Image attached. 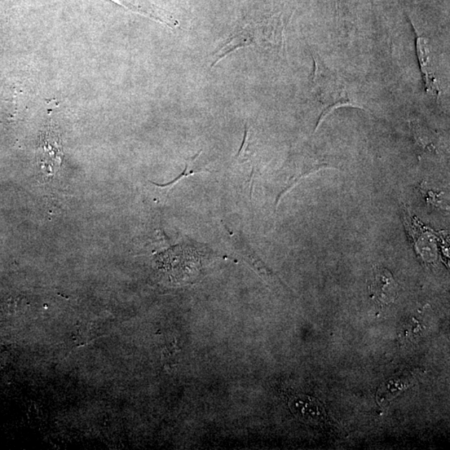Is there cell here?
Wrapping results in <instances>:
<instances>
[{
  "mask_svg": "<svg viewBox=\"0 0 450 450\" xmlns=\"http://www.w3.org/2000/svg\"><path fill=\"white\" fill-rule=\"evenodd\" d=\"M313 60L315 62V70L312 79V91L321 109L316 130L331 110L343 106L358 108L360 106L351 99L345 82L336 73L326 66L319 56L313 55Z\"/></svg>",
  "mask_w": 450,
  "mask_h": 450,
  "instance_id": "obj_1",
  "label": "cell"
},
{
  "mask_svg": "<svg viewBox=\"0 0 450 450\" xmlns=\"http://www.w3.org/2000/svg\"><path fill=\"white\" fill-rule=\"evenodd\" d=\"M200 250L191 245H178L158 254L157 266L176 281L188 280L200 267Z\"/></svg>",
  "mask_w": 450,
  "mask_h": 450,
  "instance_id": "obj_2",
  "label": "cell"
},
{
  "mask_svg": "<svg viewBox=\"0 0 450 450\" xmlns=\"http://www.w3.org/2000/svg\"><path fill=\"white\" fill-rule=\"evenodd\" d=\"M289 407L299 420L313 425H320L327 418L323 406L317 400L306 395H298L290 400Z\"/></svg>",
  "mask_w": 450,
  "mask_h": 450,
  "instance_id": "obj_3",
  "label": "cell"
},
{
  "mask_svg": "<svg viewBox=\"0 0 450 450\" xmlns=\"http://www.w3.org/2000/svg\"><path fill=\"white\" fill-rule=\"evenodd\" d=\"M370 291L378 302L390 304L394 301L398 294V285L389 271L379 268L374 272Z\"/></svg>",
  "mask_w": 450,
  "mask_h": 450,
  "instance_id": "obj_4",
  "label": "cell"
},
{
  "mask_svg": "<svg viewBox=\"0 0 450 450\" xmlns=\"http://www.w3.org/2000/svg\"><path fill=\"white\" fill-rule=\"evenodd\" d=\"M409 379L406 376L392 378L386 381L379 389L377 400L379 405L389 404L395 397L398 396L409 386Z\"/></svg>",
  "mask_w": 450,
  "mask_h": 450,
  "instance_id": "obj_5",
  "label": "cell"
},
{
  "mask_svg": "<svg viewBox=\"0 0 450 450\" xmlns=\"http://www.w3.org/2000/svg\"><path fill=\"white\" fill-rule=\"evenodd\" d=\"M416 48L418 60L421 65V71L423 79H425L426 90L430 94L434 95H439L438 83L435 79L432 76L429 68V58H428V48L425 38L418 37L416 39Z\"/></svg>",
  "mask_w": 450,
  "mask_h": 450,
  "instance_id": "obj_6",
  "label": "cell"
},
{
  "mask_svg": "<svg viewBox=\"0 0 450 450\" xmlns=\"http://www.w3.org/2000/svg\"><path fill=\"white\" fill-rule=\"evenodd\" d=\"M410 129L416 144L423 151L435 153L437 147V139L434 132L421 122L410 123Z\"/></svg>",
  "mask_w": 450,
  "mask_h": 450,
  "instance_id": "obj_7",
  "label": "cell"
}]
</instances>
